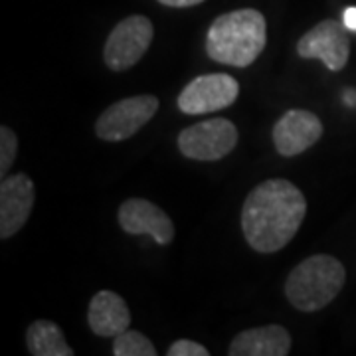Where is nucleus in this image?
I'll list each match as a JSON object with an SVG mask.
<instances>
[{
  "label": "nucleus",
  "instance_id": "obj_1",
  "mask_svg": "<svg viewBox=\"0 0 356 356\" xmlns=\"http://www.w3.org/2000/svg\"><path fill=\"white\" fill-rule=\"evenodd\" d=\"M305 214L303 192L285 178H269L255 186L243 202L245 242L259 254H275L291 242Z\"/></svg>",
  "mask_w": 356,
  "mask_h": 356
},
{
  "label": "nucleus",
  "instance_id": "obj_2",
  "mask_svg": "<svg viewBox=\"0 0 356 356\" xmlns=\"http://www.w3.org/2000/svg\"><path fill=\"white\" fill-rule=\"evenodd\" d=\"M266 30L264 14L254 8L222 14L208 30L206 54L218 64L248 67L266 48Z\"/></svg>",
  "mask_w": 356,
  "mask_h": 356
},
{
  "label": "nucleus",
  "instance_id": "obj_3",
  "mask_svg": "<svg viewBox=\"0 0 356 356\" xmlns=\"http://www.w3.org/2000/svg\"><path fill=\"white\" fill-rule=\"evenodd\" d=\"M346 280L344 266L332 255L318 254L303 259L285 281V295L295 309L315 313L331 303Z\"/></svg>",
  "mask_w": 356,
  "mask_h": 356
},
{
  "label": "nucleus",
  "instance_id": "obj_4",
  "mask_svg": "<svg viewBox=\"0 0 356 356\" xmlns=\"http://www.w3.org/2000/svg\"><path fill=\"white\" fill-rule=\"evenodd\" d=\"M154 28L147 16L133 14L115 26L105 42L103 60L113 72H127L139 64L153 42Z\"/></svg>",
  "mask_w": 356,
  "mask_h": 356
},
{
  "label": "nucleus",
  "instance_id": "obj_5",
  "mask_svg": "<svg viewBox=\"0 0 356 356\" xmlns=\"http://www.w3.org/2000/svg\"><path fill=\"white\" fill-rule=\"evenodd\" d=\"M238 145V129L224 119L214 117L202 123L182 129L178 135V149L192 161H220Z\"/></svg>",
  "mask_w": 356,
  "mask_h": 356
},
{
  "label": "nucleus",
  "instance_id": "obj_6",
  "mask_svg": "<svg viewBox=\"0 0 356 356\" xmlns=\"http://www.w3.org/2000/svg\"><path fill=\"white\" fill-rule=\"evenodd\" d=\"M159 99L154 95H135L121 99L99 115L95 123V133L99 139L107 143L127 140L153 119Z\"/></svg>",
  "mask_w": 356,
  "mask_h": 356
},
{
  "label": "nucleus",
  "instance_id": "obj_7",
  "mask_svg": "<svg viewBox=\"0 0 356 356\" xmlns=\"http://www.w3.org/2000/svg\"><path fill=\"white\" fill-rule=\"evenodd\" d=\"M240 95V83L228 74H208L192 79L178 95V109L186 115H206L229 107Z\"/></svg>",
  "mask_w": 356,
  "mask_h": 356
},
{
  "label": "nucleus",
  "instance_id": "obj_8",
  "mask_svg": "<svg viewBox=\"0 0 356 356\" xmlns=\"http://www.w3.org/2000/svg\"><path fill=\"white\" fill-rule=\"evenodd\" d=\"M297 54L305 60H321L331 72H341L350 56L346 26L339 20H323L297 42Z\"/></svg>",
  "mask_w": 356,
  "mask_h": 356
},
{
  "label": "nucleus",
  "instance_id": "obj_9",
  "mask_svg": "<svg viewBox=\"0 0 356 356\" xmlns=\"http://www.w3.org/2000/svg\"><path fill=\"white\" fill-rule=\"evenodd\" d=\"M119 226L131 236H151L154 242L168 245L175 240V224L163 208L145 198H129L119 206Z\"/></svg>",
  "mask_w": 356,
  "mask_h": 356
},
{
  "label": "nucleus",
  "instance_id": "obj_10",
  "mask_svg": "<svg viewBox=\"0 0 356 356\" xmlns=\"http://www.w3.org/2000/svg\"><path fill=\"white\" fill-rule=\"evenodd\" d=\"M36 200V188L28 175H13L2 178L0 184V238L8 240L18 234Z\"/></svg>",
  "mask_w": 356,
  "mask_h": 356
},
{
  "label": "nucleus",
  "instance_id": "obj_11",
  "mask_svg": "<svg viewBox=\"0 0 356 356\" xmlns=\"http://www.w3.org/2000/svg\"><path fill=\"white\" fill-rule=\"evenodd\" d=\"M323 137V123L305 109H291L281 115L273 127V145L281 156H297Z\"/></svg>",
  "mask_w": 356,
  "mask_h": 356
},
{
  "label": "nucleus",
  "instance_id": "obj_12",
  "mask_svg": "<svg viewBox=\"0 0 356 356\" xmlns=\"http://www.w3.org/2000/svg\"><path fill=\"white\" fill-rule=\"evenodd\" d=\"M291 353V334L281 325L240 332L229 343V356H285Z\"/></svg>",
  "mask_w": 356,
  "mask_h": 356
},
{
  "label": "nucleus",
  "instance_id": "obj_13",
  "mask_svg": "<svg viewBox=\"0 0 356 356\" xmlns=\"http://www.w3.org/2000/svg\"><path fill=\"white\" fill-rule=\"evenodd\" d=\"M89 329L97 337H117L131 325V311L121 295L113 291H99L93 295L88 309Z\"/></svg>",
  "mask_w": 356,
  "mask_h": 356
},
{
  "label": "nucleus",
  "instance_id": "obj_14",
  "mask_svg": "<svg viewBox=\"0 0 356 356\" xmlns=\"http://www.w3.org/2000/svg\"><path fill=\"white\" fill-rule=\"evenodd\" d=\"M26 346L32 356H74L62 329L51 321H34L26 331Z\"/></svg>",
  "mask_w": 356,
  "mask_h": 356
},
{
  "label": "nucleus",
  "instance_id": "obj_15",
  "mask_svg": "<svg viewBox=\"0 0 356 356\" xmlns=\"http://www.w3.org/2000/svg\"><path fill=\"white\" fill-rule=\"evenodd\" d=\"M115 356H156L154 344L137 331H125L115 337L113 343Z\"/></svg>",
  "mask_w": 356,
  "mask_h": 356
},
{
  "label": "nucleus",
  "instance_id": "obj_16",
  "mask_svg": "<svg viewBox=\"0 0 356 356\" xmlns=\"http://www.w3.org/2000/svg\"><path fill=\"white\" fill-rule=\"evenodd\" d=\"M16 151H18V139L13 129L0 127V175L2 177H6L10 166L14 165Z\"/></svg>",
  "mask_w": 356,
  "mask_h": 356
},
{
  "label": "nucleus",
  "instance_id": "obj_17",
  "mask_svg": "<svg viewBox=\"0 0 356 356\" xmlns=\"http://www.w3.org/2000/svg\"><path fill=\"white\" fill-rule=\"evenodd\" d=\"M168 356H208V348L200 343H194L188 339H180L177 343L170 344V348L166 350Z\"/></svg>",
  "mask_w": 356,
  "mask_h": 356
},
{
  "label": "nucleus",
  "instance_id": "obj_18",
  "mask_svg": "<svg viewBox=\"0 0 356 356\" xmlns=\"http://www.w3.org/2000/svg\"><path fill=\"white\" fill-rule=\"evenodd\" d=\"M343 24L346 26V30L356 32V6H348L343 13Z\"/></svg>",
  "mask_w": 356,
  "mask_h": 356
},
{
  "label": "nucleus",
  "instance_id": "obj_19",
  "mask_svg": "<svg viewBox=\"0 0 356 356\" xmlns=\"http://www.w3.org/2000/svg\"><path fill=\"white\" fill-rule=\"evenodd\" d=\"M165 6H172V8H188V6H196L204 0H159Z\"/></svg>",
  "mask_w": 356,
  "mask_h": 356
},
{
  "label": "nucleus",
  "instance_id": "obj_20",
  "mask_svg": "<svg viewBox=\"0 0 356 356\" xmlns=\"http://www.w3.org/2000/svg\"><path fill=\"white\" fill-rule=\"evenodd\" d=\"M344 103H346V105H350V107H355V105H356V91H350V89H348V91L344 93Z\"/></svg>",
  "mask_w": 356,
  "mask_h": 356
}]
</instances>
